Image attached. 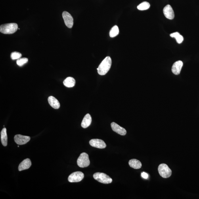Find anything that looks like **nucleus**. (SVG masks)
Masks as SVG:
<instances>
[{
    "label": "nucleus",
    "instance_id": "f257e3e1",
    "mask_svg": "<svg viewBox=\"0 0 199 199\" xmlns=\"http://www.w3.org/2000/svg\"><path fill=\"white\" fill-rule=\"evenodd\" d=\"M112 64L111 58L110 56H107L97 68L98 74L100 75H105L110 70Z\"/></svg>",
    "mask_w": 199,
    "mask_h": 199
},
{
    "label": "nucleus",
    "instance_id": "f03ea898",
    "mask_svg": "<svg viewBox=\"0 0 199 199\" xmlns=\"http://www.w3.org/2000/svg\"><path fill=\"white\" fill-rule=\"evenodd\" d=\"M18 25L15 23L1 25L0 26V32L4 34H12L17 31Z\"/></svg>",
    "mask_w": 199,
    "mask_h": 199
},
{
    "label": "nucleus",
    "instance_id": "7ed1b4c3",
    "mask_svg": "<svg viewBox=\"0 0 199 199\" xmlns=\"http://www.w3.org/2000/svg\"><path fill=\"white\" fill-rule=\"evenodd\" d=\"M94 179L100 183L105 184H110L112 183L113 180L110 177L106 174L97 172L93 175Z\"/></svg>",
    "mask_w": 199,
    "mask_h": 199
},
{
    "label": "nucleus",
    "instance_id": "20e7f679",
    "mask_svg": "<svg viewBox=\"0 0 199 199\" xmlns=\"http://www.w3.org/2000/svg\"><path fill=\"white\" fill-rule=\"evenodd\" d=\"M90 164L88 154L82 153L77 160V164L79 167L84 168L89 166Z\"/></svg>",
    "mask_w": 199,
    "mask_h": 199
},
{
    "label": "nucleus",
    "instance_id": "39448f33",
    "mask_svg": "<svg viewBox=\"0 0 199 199\" xmlns=\"http://www.w3.org/2000/svg\"><path fill=\"white\" fill-rule=\"evenodd\" d=\"M158 170L159 175L164 178H167L170 176L172 171L168 165L163 163L159 165Z\"/></svg>",
    "mask_w": 199,
    "mask_h": 199
},
{
    "label": "nucleus",
    "instance_id": "423d86ee",
    "mask_svg": "<svg viewBox=\"0 0 199 199\" xmlns=\"http://www.w3.org/2000/svg\"><path fill=\"white\" fill-rule=\"evenodd\" d=\"M84 177V175L81 172H75L69 176L68 181L71 183H77L82 181Z\"/></svg>",
    "mask_w": 199,
    "mask_h": 199
},
{
    "label": "nucleus",
    "instance_id": "0eeeda50",
    "mask_svg": "<svg viewBox=\"0 0 199 199\" xmlns=\"http://www.w3.org/2000/svg\"><path fill=\"white\" fill-rule=\"evenodd\" d=\"M62 17L66 26L69 28H72L74 25V19L71 14L67 12L64 11L62 13Z\"/></svg>",
    "mask_w": 199,
    "mask_h": 199
},
{
    "label": "nucleus",
    "instance_id": "6e6552de",
    "mask_svg": "<svg viewBox=\"0 0 199 199\" xmlns=\"http://www.w3.org/2000/svg\"><path fill=\"white\" fill-rule=\"evenodd\" d=\"M30 140V137L29 136L16 135L14 137V141L19 145H23L27 144Z\"/></svg>",
    "mask_w": 199,
    "mask_h": 199
},
{
    "label": "nucleus",
    "instance_id": "1a4fd4ad",
    "mask_svg": "<svg viewBox=\"0 0 199 199\" xmlns=\"http://www.w3.org/2000/svg\"><path fill=\"white\" fill-rule=\"evenodd\" d=\"M163 12L165 18L170 20H172L175 18V13L172 8L169 5H167L163 9Z\"/></svg>",
    "mask_w": 199,
    "mask_h": 199
},
{
    "label": "nucleus",
    "instance_id": "9d476101",
    "mask_svg": "<svg viewBox=\"0 0 199 199\" xmlns=\"http://www.w3.org/2000/svg\"><path fill=\"white\" fill-rule=\"evenodd\" d=\"M90 145L92 147L104 149L106 147V144L103 141L100 139H92L89 142Z\"/></svg>",
    "mask_w": 199,
    "mask_h": 199
},
{
    "label": "nucleus",
    "instance_id": "9b49d317",
    "mask_svg": "<svg viewBox=\"0 0 199 199\" xmlns=\"http://www.w3.org/2000/svg\"><path fill=\"white\" fill-rule=\"evenodd\" d=\"M111 127L113 131L119 134L124 136L127 134V131L125 129L117 124V123L113 122L111 124Z\"/></svg>",
    "mask_w": 199,
    "mask_h": 199
},
{
    "label": "nucleus",
    "instance_id": "f8f14e48",
    "mask_svg": "<svg viewBox=\"0 0 199 199\" xmlns=\"http://www.w3.org/2000/svg\"><path fill=\"white\" fill-rule=\"evenodd\" d=\"M183 65V62L181 60H178L175 62L172 67V72L175 75H179L181 73Z\"/></svg>",
    "mask_w": 199,
    "mask_h": 199
},
{
    "label": "nucleus",
    "instance_id": "ddd939ff",
    "mask_svg": "<svg viewBox=\"0 0 199 199\" xmlns=\"http://www.w3.org/2000/svg\"><path fill=\"white\" fill-rule=\"evenodd\" d=\"M31 161L30 159H24L20 163L19 165L18 169L19 171L28 169L31 167Z\"/></svg>",
    "mask_w": 199,
    "mask_h": 199
},
{
    "label": "nucleus",
    "instance_id": "4468645a",
    "mask_svg": "<svg viewBox=\"0 0 199 199\" xmlns=\"http://www.w3.org/2000/svg\"><path fill=\"white\" fill-rule=\"evenodd\" d=\"M48 102L50 105L55 109H57L60 107V104L58 100L55 97L50 96L48 98Z\"/></svg>",
    "mask_w": 199,
    "mask_h": 199
},
{
    "label": "nucleus",
    "instance_id": "2eb2a0df",
    "mask_svg": "<svg viewBox=\"0 0 199 199\" xmlns=\"http://www.w3.org/2000/svg\"><path fill=\"white\" fill-rule=\"evenodd\" d=\"M92 121V117L89 114H86L84 117L82 122L81 123V126L84 128H87L91 125Z\"/></svg>",
    "mask_w": 199,
    "mask_h": 199
},
{
    "label": "nucleus",
    "instance_id": "dca6fc26",
    "mask_svg": "<svg viewBox=\"0 0 199 199\" xmlns=\"http://www.w3.org/2000/svg\"><path fill=\"white\" fill-rule=\"evenodd\" d=\"M129 165L132 168L135 169H139L142 167V163L141 162L136 159H132L130 160Z\"/></svg>",
    "mask_w": 199,
    "mask_h": 199
},
{
    "label": "nucleus",
    "instance_id": "f3484780",
    "mask_svg": "<svg viewBox=\"0 0 199 199\" xmlns=\"http://www.w3.org/2000/svg\"><path fill=\"white\" fill-rule=\"evenodd\" d=\"M76 81L72 77H69L65 80L63 84L65 86L67 87H72L74 86Z\"/></svg>",
    "mask_w": 199,
    "mask_h": 199
},
{
    "label": "nucleus",
    "instance_id": "a211bd4d",
    "mask_svg": "<svg viewBox=\"0 0 199 199\" xmlns=\"http://www.w3.org/2000/svg\"><path fill=\"white\" fill-rule=\"evenodd\" d=\"M1 134L2 143L3 146H6L8 144V136L5 128L2 130Z\"/></svg>",
    "mask_w": 199,
    "mask_h": 199
},
{
    "label": "nucleus",
    "instance_id": "6ab92c4d",
    "mask_svg": "<svg viewBox=\"0 0 199 199\" xmlns=\"http://www.w3.org/2000/svg\"><path fill=\"white\" fill-rule=\"evenodd\" d=\"M170 36L171 37H174L176 40V41L178 44H181L184 40V38L183 36L180 34L178 32H175L171 33L170 34Z\"/></svg>",
    "mask_w": 199,
    "mask_h": 199
},
{
    "label": "nucleus",
    "instance_id": "aec40b11",
    "mask_svg": "<svg viewBox=\"0 0 199 199\" xmlns=\"http://www.w3.org/2000/svg\"><path fill=\"white\" fill-rule=\"evenodd\" d=\"M150 4L147 2H144L137 6V9L140 10H144L149 9Z\"/></svg>",
    "mask_w": 199,
    "mask_h": 199
},
{
    "label": "nucleus",
    "instance_id": "412c9836",
    "mask_svg": "<svg viewBox=\"0 0 199 199\" xmlns=\"http://www.w3.org/2000/svg\"><path fill=\"white\" fill-rule=\"evenodd\" d=\"M119 33V30L118 27L115 26L113 27L110 31L109 34L111 37H114L117 36Z\"/></svg>",
    "mask_w": 199,
    "mask_h": 199
},
{
    "label": "nucleus",
    "instance_id": "4be33fe9",
    "mask_svg": "<svg viewBox=\"0 0 199 199\" xmlns=\"http://www.w3.org/2000/svg\"><path fill=\"white\" fill-rule=\"evenodd\" d=\"M28 61V59L26 58H20L16 61V64L18 66H22L27 63Z\"/></svg>",
    "mask_w": 199,
    "mask_h": 199
},
{
    "label": "nucleus",
    "instance_id": "5701e85b",
    "mask_svg": "<svg viewBox=\"0 0 199 199\" xmlns=\"http://www.w3.org/2000/svg\"><path fill=\"white\" fill-rule=\"evenodd\" d=\"M22 54L17 52H12L10 55V57L12 60H18L21 57Z\"/></svg>",
    "mask_w": 199,
    "mask_h": 199
},
{
    "label": "nucleus",
    "instance_id": "b1692460",
    "mask_svg": "<svg viewBox=\"0 0 199 199\" xmlns=\"http://www.w3.org/2000/svg\"><path fill=\"white\" fill-rule=\"evenodd\" d=\"M141 176L142 177L144 178V179H147L148 178V175L147 173H146L145 172H142L141 173Z\"/></svg>",
    "mask_w": 199,
    "mask_h": 199
}]
</instances>
